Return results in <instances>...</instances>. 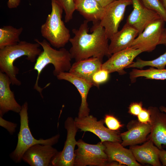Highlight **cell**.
I'll use <instances>...</instances> for the list:
<instances>
[{"label":"cell","mask_w":166,"mask_h":166,"mask_svg":"<svg viewBox=\"0 0 166 166\" xmlns=\"http://www.w3.org/2000/svg\"><path fill=\"white\" fill-rule=\"evenodd\" d=\"M89 22L85 20L77 29L72 32L74 35L69 42L71 44L70 52L72 59L77 61L91 57L103 59L105 56L112 55L109 50V39L105 34L104 28L99 22L94 23L92 32L89 33Z\"/></svg>","instance_id":"1"},{"label":"cell","mask_w":166,"mask_h":166,"mask_svg":"<svg viewBox=\"0 0 166 166\" xmlns=\"http://www.w3.org/2000/svg\"><path fill=\"white\" fill-rule=\"evenodd\" d=\"M40 46L37 42L32 43L21 41L15 45L0 49V71L9 77L12 85L20 86L21 84V81L16 77L19 69L14 65V61L25 56L27 60L35 62L42 51Z\"/></svg>","instance_id":"2"},{"label":"cell","mask_w":166,"mask_h":166,"mask_svg":"<svg viewBox=\"0 0 166 166\" xmlns=\"http://www.w3.org/2000/svg\"><path fill=\"white\" fill-rule=\"evenodd\" d=\"M34 41L40 45L43 50L38 57L34 65V69L37 71L38 74L34 89L39 92L43 98L42 91L50 83L47 84L43 88L39 86V77L43 70L48 65L52 64L54 68L53 75L57 76L62 72L69 71L72 65L71 61L72 59L69 51L64 47L57 50L53 48L45 39L40 41L37 39H35Z\"/></svg>","instance_id":"3"},{"label":"cell","mask_w":166,"mask_h":166,"mask_svg":"<svg viewBox=\"0 0 166 166\" xmlns=\"http://www.w3.org/2000/svg\"><path fill=\"white\" fill-rule=\"evenodd\" d=\"M51 12L41 26L40 31L42 36L51 45L61 48L69 42L70 31L62 20L63 9L53 0H51Z\"/></svg>","instance_id":"4"},{"label":"cell","mask_w":166,"mask_h":166,"mask_svg":"<svg viewBox=\"0 0 166 166\" xmlns=\"http://www.w3.org/2000/svg\"><path fill=\"white\" fill-rule=\"evenodd\" d=\"M28 109V104L25 102L22 106L21 110L19 113L20 118V126L18 134L17 145L14 150L10 154L11 158L16 163L21 161L24 153L31 146L38 144L53 146L58 142L60 136L59 134H57L45 140L35 138L29 127Z\"/></svg>","instance_id":"5"},{"label":"cell","mask_w":166,"mask_h":166,"mask_svg":"<svg viewBox=\"0 0 166 166\" xmlns=\"http://www.w3.org/2000/svg\"><path fill=\"white\" fill-rule=\"evenodd\" d=\"M76 145L77 148L74 151V166H107L108 158L102 143L90 144L79 139Z\"/></svg>","instance_id":"6"},{"label":"cell","mask_w":166,"mask_h":166,"mask_svg":"<svg viewBox=\"0 0 166 166\" xmlns=\"http://www.w3.org/2000/svg\"><path fill=\"white\" fill-rule=\"evenodd\" d=\"M132 4V0H115L105 7L104 13L99 23L104 28L108 39L110 40L118 31L126 8Z\"/></svg>","instance_id":"7"},{"label":"cell","mask_w":166,"mask_h":166,"mask_svg":"<svg viewBox=\"0 0 166 166\" xmlns=\"http://www.w3.org/2000/svg\"><path fill=\"white\" fill-rule=\"evenodd\" d=\"M165 22L161 18L152 22L138 35L130 47L141 49L143 52L154 50L157 45L161 44L165 28Z\"/></svg>","instance_id":"8"},{"label":"cell","mask_w":166,"mask_h":166,"mask_svg":"<svg viewBox=\"0 0 166 166\" xmlns=\"http://www.w3.org/2000/svg\"><path fill=\"white\" fill-rule=\"evenodd\" d=\"M74 120L78 129L81 131L93 133L102 143L105 141L122 142L119 131L112 130L105 127L103 119L98 121L96 117L89 115L82 118L76 117Z\"/></svg>","instance_id":"9"},{"label":"cell","mask_w":166,"mask_h":166,"mask_svg":"<svg viewBox=\"0 0 166 166\" xmlns=\"http://www.w3.org/2000/svg\"><path fill=\"white\" fill-rule=\"evenodd\" d=\"M64 127L67 132V137L63 148L59 152L52 161L53 166H74V151L77 141L75 136L78 129L74 119L68 117L65 121Z\"/></svg>","instance_id":"10"},{"label":"cell","mask_w":166,"mask_h":166,"mask_svg":"<svg viewBox=\"0 0 166 166\" xmlns=\"http://www.w3.org/2000/svg\"><path fill=\"white\" fill-rule=\"evenodd\" d=\"M132 1L133 9L126 23L137 30L139 34L152 22L161 18L158 13L146 7L140 0Z\"/></svg>","instance_id":"11"},{"label":"cell","mask_w":166,"mask_h":166,"mask_svg":"<svg viewBox=\"0 0 166 166\" xmlns=\"http://www.w3.org/2000/svg\"><path fill=\"white\" fill-rule=\"evenodd\" d=\"M59 152L50 145L36 144L25 152L22 160L31 166H50Z\"/></svg>","instance_id":"12"},{"label":"cell","mask_w":166,"mask_h":166,"mask_svg":"<svg viewBox=\"0 0 166 166\" xmlns=\"http://www.w3.org/2000/svg\"><path fill=\"white\" fill-rule=\"evenodd\" d=\"M143 52L141 49L131 47L118 51L112 54L106 61L102 63L101 68L107 70L109 73L117 72L120 75H124L126 73L124 69Z\"/></svg>","instance_id":"13"},{"label":"cell","mask_w":166,"mask_h":166,"mask_svg":"<svg viewBox=\"0 0 166 166\" xmlns=\"http://www.w3.org/2000/svg\"><path fill=\"white\" fill-rule=\"evenodd\" d=\"M148 109L151 113V131L148 138L159 149L166 148V113L156 107Z\"/></svg>","instance_id":"14"},{"label":"cell","mask_w":166,"mask_h":166,"mask_svg":"<svg viewBox=\"0 0 166 166\" xmlns=\"http://www.w3.org/2000/svg\"><path fill=\"white\" fill-rule=\"evenodd\" d=\"M127 131L120 133L121 144L124 147L136 145L148 140L147 136L151 131V125L132 120L127 124Z\"/></svg>","instance_id":"15"},{"label":"cell","mask_w":166,"mask_h":166,"mask_svg":"<svg viewBox=\"0 0 166 166\" xmlns=\"http://www.w3.org/2000/svg\"><path fill=\"white\" fill-rule=\"evenodd\" d=\"M11 84L9 77L0 71V116L2 117L9 111L19 113L22 109L10 89Z\"/></svg>","instance_id":"16"},{"label":"cell","mask_w":166,"mask_h":166,"mask_svg":"<svg viewBox=\"0 0 166 166\" xmlns=\"http://www.w3.org/2000/svg\"><path fill=\"white\" fill-rule=\"evenodd\" d=\"M56 77L58 80L66 81L73 85L79 93L81 103L77 117L82 118L89 116L90 109L87 102V97L90 89L93 86V84L69 72H62Z\"/></svg>","instance_id":"17"},{"label":"cell","mask_w":166,"mask_h":166,"mask_svg":"<svg viewBox=\"0 0 166 166\" xmlns=\"http://www.w3.org/2000/svg\"><path fill=\"white\" fill-rule=\"evenodd\" d=\"M102 143L105 146V151L109 161H116L124 166H141L136 160L131 150L124 148L121 143L105 141Z\"/></svg>","instance_id":"18"},{"label":"cell","mask_w":166,"mask_h":166,"mask_svg":"<svg viewBox=\"0 0 166 166\" xmlns=\"http://www.w3.org/2000/svg\"><path fill=\"white\" fill-rule=\"evenodd\" d=\"M129 149L139 163L153 166H162L159 158V149L151 140L148 139L141 145L131 146Z\"/></svg>","instance_id":"19"},{"label":"cell","mask_w":166,"mask_h":166,"mask_svg":"<svg viewBox=\"0 0 166 166\" xmlns=\"http://www.w3.org/2000/svg\"><path fill=\"white\" fill-rule=\"evenodd\" d=\"M139 35L138 31L127 23L122 29L116 33L110 39L109 50L112 54L130 48L136 38Z\"/></svg>","instance_id":"20"},{"label":"cell","mask_w":166,"mask_h":166,"mask_svg":"<svg viewBox=\"0 0 166 166\" xmlns=\"http://www.w3.org/2000/svg\"><path fill=\"white\" fill-rule=\"evenodd\" d=\"M102 61L99 58L91 57L75 61L72 65L69 72L93 84L92 76L101 68Z\"/></svg>","instance_id":"21"},{"label":"cell","mask_w":166,"mask_h":166,"mask_svg":"<svg viewBox=\"0 0 166 166\" xmlns=\"http://www.w3.org/2000/svg\"><path fill=\"white\" fill-rule=\"evenodd\" d=\"M75 10L89 22H99L104 13L105 8L96 0H74Z\"/></svg>","instance_id":"22"},{"label":"cell","mask_w":166,"mask_h":166,"mask_svg":"<svg viewBox=\"0 0 166 166\" xmlns=\"http://www.w3.org/2000/svg\"><path fill=\"white\" fill-rule=\"evenodd\" d=\"M23 30L22 27L17 28L10 25L0 28V49L19 42L21 41L19 37Z\"/></svg>","instance_id":"23"},{"label":"cell","mask_w":166,"mask_h":166,"mask_svg":"<svg viewBox=\"0 0 166 166\" xmlns=\"http://www.w3.org/2000/svg\"><path fill=\"white\" fill-rule=\"evenodd\" d=\"M129 74L132 83L135 82L136 79L139 77H144L147 79L164 80L166 79V69H159L152 67L145 70L134 68Z\"/></svg>","instance_id":"24"},{"label":"cell","mask_w":166,"mask_h":166,"mask_svg":"<svg viewBox=\"0 0 166 166\" xmlns=\"http://www.w3.org/2000/svg\"><path fill=\"white\" fill-rule=\"evenodd\" d=\"M166 47V44L164 45ZM166 65V50L165 52L156 58L152 60L145 61L139 58H136L135 62L128 66L126 68L141 69L146 66H150L159 69H165Z\"/></svg>","instance_id":"25"},{"label":"cell","mask_w":166,"mask_h":166,"mask_svg":"<svg viewBox=\"0 0 166 166\" xmlns=\"http://www.w3.org/2000/svg\"><path fill=\"white\" fill-rule=\"evenodd\" d=\"M63 9L65 13V22L71 20L75 10L74 0H53Z\"/></svg>","instance_id":"26"},{"label":"cell","mask_w":166,"mask_h":166,"mask_svg":"<svg viewBox=\"0 0 166 166\" xmlns=\"http://www.w3.org/2000/svg\"><path fill=\"white\" fill-rule=\"evenodd\" d=\"M140 0L146 7L158 13L161 18L166 22V10L161 0Z\"/></svg>","instance_id":"27"},{"label":"cell","mask_w":166,"mask_h":166,"mask_svg":"<svg viewBox=\"0 0 166 166\" xmlns=\"http://www.w3.org/2000/svg\"><path fill=\"white\" fill-rule=\"evenodd\" d=\"M109 74L107 70L102 68L97 71L92 77V82L93 85L99 88L100 85L108 81Z\"/></svg>","instance_id":"28"},{"label":"cell","mask_w":166,"mask_h":166,"mask_svg":"<svg viewBox=\"0 0 166 166\" xmlns=\"http://www.w3.org/2000/svg\"><path fill=\"white\" fill-rule=\"evenodd\" d=\"M104 121L107 128L112 130L118 131L123 126L118 119L112 115H105Z\"/></svg>","instance_id":"29"},{"label":"cell","mask_w":166,"mask_h":166,"mask_svg":"<svg viewBox=\"0 0 166 166\" xmlns=\"http://www.w3.org/2000/svg\"><path fill=\"white\" fill-rule=\"evenodd\" d=\"M137 121L140 123L151 124V113L149 109L145 108L142 109L140 113L137 116Z\"/></svg>","instance_id":"30"},{"label":"cell","mask_w":166,"mask_h":166,"mask_svg":"<svg viewBox=\"0 0 166 166\" xmlns=\"http://www.w3.org/2000/svg\"><path fill=\"white\" fill-rule=\"evenodd\" d=\"M143 108L142 102H133L129 105L128 113L131 115L137 116Z\"/></svg>","instance_id":"31"},{"label":"cell","mask_w":166,"mask_h":166,"mask_svg":"<svg viewBox=\"0 0 166 166\" xmlns=\"http://www.w3.org/2000/svg\"><path fill=\"white\" fill-rule=\"evenodd\" d=\"M0 125L6 129L11 135L15 132L17 124L3 119L0 116Z\"/></svg>","instance_id":"32"},{"label":"cell","mask_w":166,"mask_h":166,"mask_svg":"<svg viewBox=\"0 0 166 166\" xmlns=\"http://www.w3.org/2000/svg\"><path fill=\"white\" fill-rule=\"evenodd\" d=\"M159 158L162 166H166V151L163 148L159 149Z\"/></svg>","instance_id":"33"},{"label":"cell","mask_w":166,"mask_h":166,"mask_svg":"<svg viewBox=\"0 0 166 166\" xmlns=\"http://www.w3.org/2000/svg\"><path fill=\"white\" fill-rule=\"evenodd\" d=\"M21 0H8L7 6L10 9L17 8L19 5Z\"/></svg>","instance_id":"34"},{"label":"cell","mask_w":166,"mask_h":166,"mask_svg":"<svg viewBox=\"0 0 166 166\" xmlns=\"http://www.w3.org/2000/svg\"><path fill=\"white\" fill-rule=\"evenodd\" d=\"M102 7H105L115 0H96Z\"/></svg>","instance_id":"35"},{"label":"cell","mask_w":166,"mask_h":166,"mask_svg":"<svg viewBox=\"0 0 166 166\" xmlns=\"http://www.w3.org/2000/svg\"><path fill=\"white\" fill-rule=\"evenodd\" d=\"M124 166V165L121 164L118 162L112 161H109L107 165V166Z\"/></svg>","instance_id":"36"},{"label":"cell","mask_w":166,"mask_h":166,"mask_svg":"<svg viewBox=\"0 0 166 166\" xmlns=\"http://www.w3.org/2000/svg\"><path fill=\"white\" fill-rule=\"evenodd\" d=\"M159 109L162 112H164L166 113V108L163 106L160 107Z\"/></svg>","instance_id":"37"},{"label":"cell","mask_w":166,"mask_h":166,"mask_svg":"<svg viewBox=\"0 0 166 166\" xmlns=\"http://www.w3.org/2000/svg\"><path fill=\"white\" fill-rule=\"evenodd\" d=\"M163 5L166 10V0H161Z\"/></svg>","instance_id":"38"}]
</instances>
